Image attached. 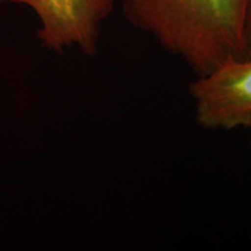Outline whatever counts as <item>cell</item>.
Instances as JSON below:
<instances>
[{
	"instance_id": "6da1fadb",
	"label": "cell",
	"mask_w": 251,
	"mask_h": 251,
	"mask_svg": "<svg viewBox=\"0 0 251 251\" xmlns=\"http://www.w3.org/2000/svg\"><path fill=\"white\" fill-rule=\"evenodd\" d=\"M250 0H121L131 26L148 34L196 76L247 56Z\"/></svg>"
},
{
	"instance_id": "7a4b0ae2",
	"label": "cell",
	"mask_w": 251,
	"mask_h": 251,
	"mask_svg": "<svg viewBox=\"0 0 251 251\" xmlns=\"http://www.w3.org/2000/svg\"><path fill=\"white\" fill-rule=\"evenodd\" d=\"M196 121L211 130L251 127V57L226 61L188 86Z\"/></svg>"
},
{
	"instance_id": "3957f363",
	"label": "cell",
	"mask_w": 251,
	"mask_h": 251,
	"mask_svg": "<svg viewBox=\"0 0 251 251\" xmlns=\"http://www.w3.org/2000/svg\"><path fill=\"white\" fill-rule=\"evenodd\" d=\"M27 5L41 21L37 36L47 49L62 52L76 46L87 56L98 51L100 28L115 0H0Z\"/></svg>"
},
{
	"instance_id": "277c9868",
	"label": "cell",
	"mask_w": 251,
	"mask_h": 251,
	"mask_svg": "<svg viewBox=\"0 0 251 251\" xmlns=\"http://www.w3.org/2000/svg\"><path fill=\"white\" fill-rule=\"evenodd\" d=\"M246 36H247V56L246 57H251V0L249 2V8H248Z\"/></svg>"
}]
</instances>
